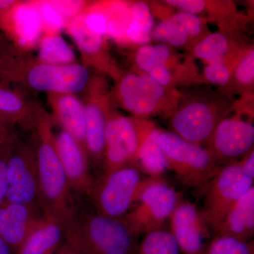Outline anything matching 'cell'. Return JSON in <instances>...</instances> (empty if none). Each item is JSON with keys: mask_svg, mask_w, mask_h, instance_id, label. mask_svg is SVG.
Returning <instances> with one entry per match:
<instances>
[{"mask_svg": "<svg viewBox=\"0 0 254 254\" xmlns=\"http://www.w3.org/2000/svg\"><path fill=\"white\" fill-rule=\"evenodd\" d=\"M66 237L80 254H134L139 236L124 218H108L93 207L74 204Z\"/></svg>", "mask_w": 254, "mask_h": 254, "instance_id": "obj_1", "label": "cell"}, {"mask_svg": "<svg viewBox=\"0 0 254 254\" xmlns=\"http://www.w3.org/2000/svg\"><path fill=\"white\" fill-rule=\"evenodd\" d=\"M36 150L42 209L67 227L75 202L55 144L53 127L48 119L38 121Z\"/></svg>", "mask_w": 254, "mask_h": 254, "instance_id": "obj_2", "label": "cell"}, {"mask_svg": "<svg viewBox=\"0 0 254 254\" xmlns=\"http://www.w3.org/2000/svg\"><path fill=\"white\" fill-rule=\"evenodd\" d=\"M153 178H143L136 165H127L104 172L94 180L90 193L93 208L103 216L123 219L136 204Z\"/></svg>", "mask_w": 254, "mask_h": 254, "instance_id": "obj_3", "label": "cell"}, {"mask_svg": "<svg viewBox=\"0 0 254 254\" xmlns=\"http://www.w3.org/2000/svg\"><path fill=\"white\" fill-rule=\"evenodd\" d=\"M159 144L168 170L190 188L205 189L221 169L211 151L185 141L174 132L161 131Z\"/></svg>", "mask_w": 254, "mask_h": 254, "instance_id": "obj_4", "label": "cell"}, {"mask_svg": "<svg viewBox=\"0 0 254 254\" xmlns=\"http://www.w3.org/2000/svg\"><path fill=\"white\" fill-rule=\"evenodd\" d=\"M182 198L162 178H153L124 220L138 236L162 230Z\"/></svg>", "mask_w": 254, "mask_h": 254, "instance_id": "obj_5", "label": "cell"}, {"mask_svg": "<svg viewBox=\"0 0 254 254\" xmlns=\"http://www.w3.org/2000/svg\"><path fill=\"white\" fill-rule=\"evenodd\" d=\"M254 187V180L243 173L237 163L222 167L205 187L203 210H200L210 231L215 233L227 212Z\"/></svg>", "mask_w": 254, "mask_h": 254, "instance_id": "obj_6", "label": "cell"}, {"mask_svg": "<svg viewBox=\"0 0 254 254\" xmlns=\"http://www.w3.org/2000/svg\"><path fill=\"white\" fill-rule=\"evenodd\" d=\"M152 130L138 127L125 117L107 120L104 172L127 165H136L141 145Z\"/></svg>", "mask_w": 254, "mask_h": 254, "instance_id": "obj_7", "label": "cell"}, {"mask_svg": "<svg viewBox=\"0 0 254 254\" xmlns=\"http://www.w3.org/2000/svg\"><path fill=\"white\" fill-rule=\"evenodd\" d=\"M7 181L6 202L42 208L36 151L21 145L13 147L11 142Z\"/></svg>", "mask_w": 254, "mask_h": 254, "instance_id": "obj_8", "label": "cell"}, {"mask_svg": "<svg viewBox=\"0 0 254 254\" xmlns=\"http://www.w3.org/2000/svg\"><path fill=\"white\" fill-rule=\"evenodd\" d=\"M27 81L37 91L55 95H73L84 89L89 71L81 64L52 65L41 63L29 70Z\"/></svg>", "mask_w": 254, "mask_h": 254, "instance_id": "obj_9", "label": "cell"}, {"mask_svg": "<svg viewBox=\"0 0 254 254\" xmlns=\"http://www.w3.org/2000/svg\"><path fill=\"white\" fill-rule=\"evenodd\" d=\"M170 233L182 254H204L205 239L210 231L200 210L189 200L180 198L170 218Z\"/></svg>", "mask_w": 254, "mask_h": 254, "instance_id": "obj_10", "label": "cell"}, {"mask_svg": "<svg viewBox=\"0 0 254 254\" xmlns=\"http://www.w3.org/2000/svg\"><path fill=\"white\" fill-rule=\"evenodd\" d=\"M55 144L70 189L89 196L94 180L89 171L88 156L84 147L63 129L55 135Z\"/></svg>", "mask_w": 254, "mask_h": 254, "instance_id": "obj_11", "label": "cell"}, {"mask_svg": "<svg viewBox=\"0 0 254 254\" xmlns=\"http://www.w3.org/2000/svg\"><path fill=\"white\" fill-rule=\"evenodd\" d=\"M44 216L40 207L6 202L0 207V236L16 254Z\"/></svg>", "mask_w": 254, "mask_h": 254, "instance_id": "obj_12", "label": "cell"}, {"mask_svg": "<svg viewBox=\"0 0 254 254\" xmlns=\"http://www.w3.org/2000/svg\"><path fill=\"white\" fill-rule=\"evenodd\" d=\"M0 27L18 46L31 48L41 40L43 23L37 2H18L0 15Z\"/></svg>", "mask_w": 254, "mask_h": 254, "instance_id": "obj_13", "label": "cell"}, {"mask_svg": "<svg viewBox=\"0 0 254 254\" xmlns=\"http://www.w3.org/2000/svg\"><path fill=\"white\" fill-rule=\"evenodd\" d=\"M215 158L234 159L247 155L253 148L254 127L237 119H227L219 123L211 138Z\"/></svg>", "mask_w": 254, "mask_h": 254, "instance_id": "obj_14", "label": "cell"}, {"mask_svg": "<svg viewBox=\"0 0 254 254\" xmlns=\"http://www.w3.org/2000/svg\"><path fill=\"white\" fill-rule=\"evenodd\" d=\"M120 98L127 110L136 115H149L165 94L163 86L148 74L127 75L120 83Z\"/></svg>", "mask_w": 254, "mask_h": 254, "instance_id": "obj_15", "label": "cell"}, {"mask_svg": "<svg viewBox=\"0 0 254 254\" xmlns=\"http://www.w3.org/2000/svg\"><path fill=\"white\" fill-rule=\"evenodd\" d=\"M174 133L185 141L200 145L211 138L217 125L212 110L205 103L187 105L173 118Z\"/></svg>", "mask_w": 254, "mask_h": 254, "instance_id": "obj_16", "label": "cell"}, {"mask_svg": "<svg viewBox=\"0 0 254 254\" xmlns=\"http://www.w3.org/2000/svg\"><path fill=\"white\" fill-rule=\"evenodd\" d=\"M215 236L252 240L254 235V187L237 200L215 232Z\"/></svg>", "mask_w": 254, "mask_h": 254, "instance_id": "obj_17", "label": "cell"}, {"mask_svg": "<svg viewBox=\"0 0 254 254\" xmlns=\"http://www.w3.org/2000/svg\"><path fill=\"white\" fill-rule=\"evenodd\" d=\"M66 238V227L58 219L46 215L16 254H57Z\"/></svg>", "mask_w": 254, "mask_h": 254, "instance_id": "obj_18", "label": "cell"}, {"mask_svg": "<svg viewBox=\"0 0 254 254\" xmlns=\"http://www.w3.org/2000/svg\"><path fill=\"white\" fill-rule=\"evenodd\" d=\"M52 97L55 113L64 131L71 135L86 149L85 105L74 95L53 94Z\"/></svg>", "mask_w": 254, "mask_h": 254, "instance_id": "obj_19", "label": "cell"}, {"mask_svg": "<svg viewBox=\"0 0 254 254\" xmlns=\"http://www.w3.org/2000/svg\"><path fill=\"white\" fill-rule=\"evenodd\" d=\"M107 120L105 112L98 103L90 101L85 106V147L88 156L98 163L105 153Z\"/></svg>", "mask_w": 254, "mask_h": 254, "instance_id": "obj_20", "label": "cell"}, {"mask_svg": "<svg viewBox=\"0 0 254 254\" xmlns=\"http://www.w3.org/2000/svg\"><path fill=\"white\" fill-rule=\"evenodd\" d=\"M161 131L155 128L152 130L138 153V168L150 178H162L168 170L166 158L159 144Z\"/></svg>", "mask_w": 254, "mask_h": 254, "instance_id": "obj_21", "label": "cell"}, {"mask_svg": "<svg viewBox=\"0 0 254 254\" xmlns=\"http://www.w3.org/2000/svg\"><path fill=\"white\" fill-rule=\"evenodd\" d=\"M41 63L66 65L75 63V53L67 42L58 34H46L40 40L38 50Z\"/></svg>", "mask_w": 254, "mask_h": 254, "instance_id": "obj_22", "label": "cell"}, {"mask_svg": "<svg viewBox=\"0 0 254 254\" xmlns=\"http://www.w3.org/2000/svg\"><path fill=\"white\" fill-rule=\"evenodd\" d=\"M154 21L149 7L145 3H135L131 9V18L125 34L128 39L138 44H145L150 39Z\"/></svg>", "mask_w": 254, "mask_h": 254, "instance_id": "obj_23", "label": "cell"}, {"mask_svg": "<svg viewBox=\"0 0 254 254\" xmlns=\"http://www.w3.org/2000/svg\"><path fill=\"white\" fill-rule=\"evenodd\" d=\"M81 13L66 24L68 34L83 54H96L103 46V37L92 33L86 28Z\"/></svg>", "mask_w": 254, "mask_h": 254, "instance_id": "obj_24", "label": "cell"}, {"mask_svg": "<svg viewBox=\"0 0 254 254\" xmlns=\"http://www.w3.org/2000/svg\"><path fill=\"white\" fill-rule=\"evenodd\" d=\"M134 254H180V252L173 235L162 229L145 234Z\"/></svg>", "mask_w": 254, "mask_h": 254, "instance_id": "obj_25", "label": "cell"}, {"mask_svg": "<svg viewBox=\"0 0 254 254\" xmlns=\"http://www.w3.org/2000/svg\"><path fill=\"white\" fill-rule=\"evenodd\" d=\"M228 47L226 37L221 33H212L195 46L194 54L197 58L209 63L222 61Z\"/></svg>", "mask_w": 254, "mask_h": 254, "instance_id": "obj_26", "label": "cell"}, {"mask_svg": "<svg viewBox=\"0 0 254 254\" xmlns=\"http://www.w3.org/2000/svg\"><path fill=\"white\" fill-rule=\"evenodd\" d=\"M170 52L164 45L144 46L137 51L136 62L138 67L149 74L155 69L166 66Z\"/></svg>", "mask_w": 254, "mask_h": 254, "instance_id": "obj_27", "label": "cell"}, {"mask_svg": "<svg viewBox=\"0 0 254 254\" xmlns=\"http://www.w3.org/2000/svg\"><path fill=\"white\" fill-rule=\"evenodd\" d=\"M204 254H254V241L215 236L206 245Z\"/></svg>", "mask_w": 254, "mask_h": 254, "instance_id": "obj_28", "label": "cell"}, {"mask_svg": "<svg viewBox=\"0 0 254 254\" xmlns=\"http://www.w3.org/2000/svg\"><path fill=\"white\" fill-rule=\"evenodd\" d=\"M153 37L158 41L180 47L187 43L188 35L173 18L159 23L153 32Z\"/></svg>", "mask_w": 254, "mask_h": 254, "instance_id": "obj_29", "label": "cell"}, {"mask_svg": "<svg viewBox=\"0 0 254 254\" xmlns=\"http://www.w3.org/2000/svg\"><path fill=\"white\" fill-rule=\"evenodd\" d=\"M37 5L41 15L43 31L47 34L58 33L66 27L67 21L52 4L51 1H39L37 2Z\"/></svg>", "mask_w": 254, "mask_h": 254, "instance_id": "obj_30", "label": "cell"}, {"mask_svg": "<svg viewBox=\"0 0 254 254\" xmlns=\"http://www.w3.org/2000/svg\"><path fill=\"white\" fill-rule=\"evenodd\" d=\"M23 100L17 93L0 86V113L14 121L23 113Z\"/></svg>", "mask_w": 254, "mask_h": 254, "instance_id": "obj_31", "label": "cell"}, {"mask_svg": "<svg viewBox=\"0 0 254 254\" xmlns=\"http://www.w3.org/2000/svg\"><path fill=\"white\" fill-rule=\"evenodd\" d=\"M86 28L95 34L104 36L108 34V18L106 15L96 10L81 13Z\"/></svg>", "mask_w": 254, "mask_h": 254, "instance_id": "obj_32", "label": "cell"}, {"mask_svg": "<svg viewBox=\"0 0 254 254\" xmlns=\"http://www.w3.org/2000/svg\"><path fill=\"white\" fill-rule=\"evenodd\" d=\"M11 138L0 145V207L6 202L8 191L7 160Z\"/></svg>", "mask_w": 254, "mask_h": 254, "instance_id": "obj_33", "label": "cell"}, {"mask_svg": "<svg viewBox=\"0 0 254 254\" xmlns=\"http://www.w3.org/2000/svg\"><path fill=\"white\" fill-rule=\"evenodd\" d=\"M205 76L211 83L224 86L230 79V71L223 62H213L205 68Z\"/></svg>", "mask_w": 254, "mask_h": 254, "instance_id": "obj_34", "label": "cell"}, {"mask_svg": "<svg viewBox=\"0 0 254 254\" xmlns=\"http://www.w3.org/2000/svg\"><path fill=\"white\" fill-rule=\"evenodd\" d=\"M173 19L178 23L188 36H196L201 30V21L195 14L182 12L173 16Z\"/></svg>", "mask_w": 254, "mask_h": 254, "instance_id": "obj_35", "label": "cell"}, {"mask_svg": "<svg viewBox=\"0 0 254 254\" xmlns=\"http://www.w3.org/2000/svg\"><path fill=\"white\" fill-rule=\"evenodd\" d=\"M51 2L67 23L83 12L84 7V3L82 1H51Z\"/></svg>", "mask_w": 254, "mask_h": 254, "instance_id": "obj_36", "label": "cell"}, {"mask_svg": "<svg viewBox=\"0 0 254 254\" xmlns=\"http://www.w3.org/2000/svg\"><path fill=\"white\" fill-rule=\"evenodd\" d=\"M236 76L241 83H250L254 78V53L250 51L247 56L240 62L237 68Z\"/></svg>", "mask_w": 254, "mask_h": 254, "instance_id": "obj_37", "label": "cell"}, {"mask_svg": "<svg viewBox=\"0 0 254 254\" xmlns=\"http://www.w3.org/2000/svg\"><path fill=\"white\" fill-rule=\"evenodd\" d=\"M166 2L193 14L203 11L205 6V1L201 0H168Z\"/></svg>", "mask_w": 254, "mask_h": 254, "instance_id": "obj_38", "label": "cell"}, {"mask_svg": "<svg viewBox=\"0 0 254 254\" xmlns=\"http://www.w3.org/2000/svg\"><path fill=\"white\" fill-rule=\"evenodd\" d=\"M238 166L240 167L242 171L247 176L250 177L252 180H254V150H251L247 154V156L239 163H237Z\"/></svg>", "mask_w": 254, "mask_h": 254, "instance_id": "obj_39", "label": "cell"}, {"mask_svg": "<svg viewBox=\"0 0 254 254\" xmlns=\"http://www.w3.org/2000/svg\"><path fill=\"white\" fill-rule=\"evenodd\" d=\"M57 254H80L78 249L76 248V245L68 240L67 237L65 238L64 242L59 252Z\"/></svg>", "mask_w": 254, "mask_h": 254, "instance_id": "obj_40", "label": "cell"}, {"mask_svg": "<svg viewBox=\"0 0 254 254\" xmlns=\"http://www.w3.org/2000/svg\"><path fill=\"white\" fill-rule=\"evenodd\" d=\"M16 3V1L13 0H0V15L11 9Z\"/></svg>", "mask_w": 254, "mask_h": 254, "instance_id": "obj_41", "label": "cell"}, {"mask_svg": "<svg viewBox=\"0 0 254 254\" xmlns=\"http://www.w3.org/2000/svg\"><path fill=\"white\" fill-rule=\"evenodd\" d=\"M0 254H15L1 236H0Z\"/></svg>", "mask_w": 254, "mask_h": 254, "instance_id": "obj_42", "label": "cell"}, {"mask_svg": "<svg viewBox=\"0 0 254 254\" xmlns=\"http://www.w3.org/2000/svg\"><path fill=\"white\" fill-rule=\"evenodd\" d=\"M10 138L9 133L6 127H0V145L5 143Z\"/></svg>", "mask_w": 254, "mask_h": 254, "instance_id": "obj_43", "label": "cell"}, {"mask_svg": "<svg viewBox=\"0 0 254 254\" xmlns=\"http://www.w3.org/2000/svg\"><path fill=\"white\" fill-rule=\"evenodd\" d=\"M9 119L6 118V116L3 115L2 114L0 113V127H6V125L10 123Z\"/></svg>", "mask_w": 254, "mask_h": 254, "instance_id": "obj_44", "label": "cell"}]
</instances>
